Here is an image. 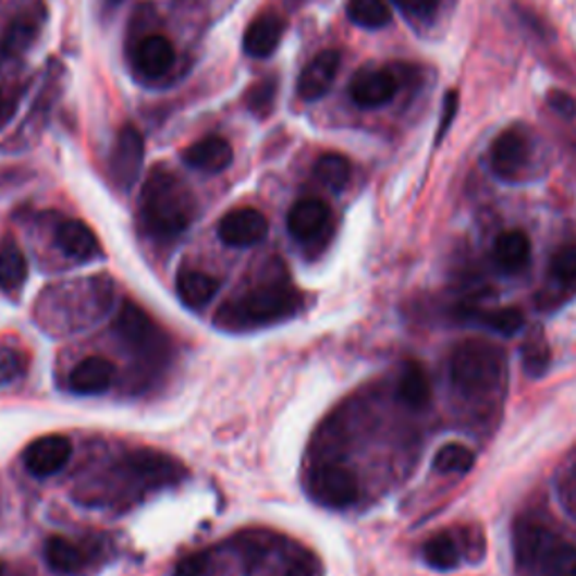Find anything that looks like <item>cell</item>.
Wrapping results in <instances>:
<instances>
[{"label": "cell", "instance_id": "1", "mask_svg": "<svg viewBox=\"0 0 576 576\" xmlns=\"http://www.w3.org/2000/svg\"><path fill=\"white\" fill-rule=\"evenodd\" d=\"M198 203L187 183L158 164L143 185L140 217L156 240H176L196 219Z\"/></svg>", "mask_w": 576, "mask_h": 576}, {"label": "cell", "instance_id": "2", "mask_svg": "<svg viewBox=\"0 0 576 576\" xmlns=\"http://www.w3.org/2000/svg\"><path fill=\"white\" fill-rule=\"evenodd\" d=\"M514 556L529 576H576V548L540 525L516 529Z\"/></svg>", "mask_w": 576, "mask_h": 576}, {"label": "cell", "instance_id": "3", "mask_svg": "<svg viewBox=\"0 0 576 576\" xmlns=\"http://www.w3.org/2000/svg\"><path fill=\"white\" fill-rule=\"evenodd\" d=\"M299 307V293L286 284L259 286L219 311V324L228 329H250L280 322Z\"/></svg>", "mask_w": 576, "mask_h": 576}, {"label": "cell", "instance_id": "4", "mask_svg": "<svg viewBox=\"0 0 576 576\" xmlns=\"http://www.w3.org/2000/svg\"><path fill=\"white\" fill-rule=\"evenodd\" d=\"M504 371L498 347L485 341H466L451 356V381L468 399H480L493 392Z\"/></svg>", "mask_w": 576, "mask_h": 576}, {"label": "cell", "instance_id": "5", "mask_svg": "<svg viewBox=\"0 0 576 576\" xmlns=\"http://www.w3.org/2000/svg\"><path fill=\"white\" fill-rule=\"evenodd\" d=\"M531 160V138L527 128L512 126L502 131L491 145L489 164L502 181H516L523 176Z\"/></svg>", "mask_w": 576, "mask_h": 576}, {"label": "cell", "instance_id": "6", "mask_svg": "<svg viewBox=\"0 0 576 576\" xmlns=\"http://www.w3.org/2000/svg\"><path fill=\"white\" fill-rule=\"evenodd\" d=\"M311 495L329 506V510H345L358 498V480L354 473L341 464H324L311 473Z\"/></svg>", "mask_w": 576, "mask_h": 576}, {"label": "cell", "instance_id": "7", "mask_svg": "<svg viewBox=\"0 0 576 576\" xmlns=\"http://www.w3.org/2000/svg\"><path fill=\"white\" fill-rule=\"evenodd\" d=\"M143 162H145L143 133L133 124H126L120 128L109 156V172L113 183L124 192L131 189V185L140 176Z\"/></svg>", "mask_w": 576, "mask_h": 576}, {"label": "cell", "instance_id": "8", "mask_svg": "<svg viewBox=\"0 0 576 576\" xmlns=\"http://www.w3.org/2000/svg\"><path fill=\"white\" fill-rule=\"evenodd\" d=\"M44 21H46V10L41 5V0H34V3L25 5L3 29V37H0V54L5 59H16L25 54L34 44H37Z\"/></svg>", "mask_w": 576, "mask_h": 576}, {"label": "cell", "instance_id": "9", "mask_svg": "<svg viewBox=\"0 0 576 576\" xmlns=\"http://www.w3.org/2000/svg\"><path fill=\"white\" fill-rule=\"evenodd\" d=\"M131 59L135 75L145 82H156L172 71L176 50L174 44L162 37V34H147V37L135 44Z\"/></svg>", "mask_w": 576, "mask_h": 576}, {"label": "cell", "instance_id": "10", "mask_svg": "<svg viewBox=\"0 0 576 576\" xmlns=\"http://www.w3.org/2000/svg\"><path fill=\"white\" fill-rule=\"evenodd\" d=\"M219 240L232 248H250L266 240L268 219L255 208H240L228 212L219 221Z\"/></svg>", "mask_w": 576, "mask_h": 576}, {"label": "cell", "instance_id": "11", "mask_svg": "<svg viewBox=\"0 0 576 576\" xmlns=\"http://www.w3.org/2000/svg\"><path fill=\"white\" fill-rule=\"evenodd\" d=\"M71 455H73L71 439L63 434H46L27 446L23 462L32 476L50 478L68 464Z\"/></svg>", "mask_w": 576, "mask_h": 576}, {"label": "cell", "instance_id": "12", "mask_svg": "<svg viewBox=\"0 0 576 576\" xmlns=\"http://www.w3.org/2000/svg\"><path fill=\"white\" fill-rule=\"evenodd\" d=\"M399 90L396 77L383 68L358 71L350 84V97L360 109H379L390 105Z\"/></svg>", "mask_w": 576, "mask_h": 576}, {"label": "cell", "instance_id": "13", "mask_svg": "<svg viewBox=\"0 0 576 576\" xmlns=\"http://www.w3.org/2000/svg\"><path fill=\"white\" fill-rule=\"evenodd\" d=\"M341 63H343V57L338 50H322L320 54H316L299 73L297 95L304 101L322 99L333 86L338 71H341Z\"/></svg>", "mask_w": 576, "mask_h": 576}, {"label": "cell", "instance_id": "14", "mask_svg": "<svg viewBox=\"0 0 576 576\" xmlns=\"http://www.w3.org/2000/svg\"><path fill=\"white\" fill-rule=\"evenodd\" d=\"M286 32V21L273 12L259 14L244 34V52L253 59H266L278 50Z\"/></svg>", "mask_w": 576, "mask_h": 576}, {"label": "cell", "instance_id": "15", "mask_svg": "<svg viewBox=\"0 0 576 576\" xmlns=\"http://www.w3.org/2000/svg\"><path fill=\"white\" fill-rule=\"evenodd\" d=\"M181 158L192 169H198V172L221 174L232 164L234 151L232 145L221 138V135H208V138H200L198 143L183 149Z\"/></svg>", "mask_w": 576, "mask_h": 576}, {"label": "cell", "instance_id": "16", "mask_svg": "<svg viewBox=\"0 0 576 576\" xmlns=\"http://www.w3.org/2000/svg\"><path fill=\"white\" fill-rule=\"evenodd\" d=\"M331 210L320 198H302L289 212V232L297 242H314L327 230Z\"/></svg>", "mask_w": 576, "mask_h": 576}, {"label": "cell", "instance_id": "17", "mask_svg": "<svg viewBox=\"0 0 576 576\" xmlns=\"http://www.w3.org/2000/svg\"><path fill=\"white\" fill-rule=\"evenodd\" d=\"M115 331L133 350H149L156 345V327L151 318L133 302L122 304L115 318Z\"/></svg>", "mask_w": 576, "mask_h": 576}, {"label": "cell", "instance_id": "18", "mask_svg": "<svg viewBox=\"0 0 576 576\" xmlns=\"http://www.w3.org/2000/svg\"><path fill=\"white\" fill-rule=\"evenodd\" d=\"M54 242L68 257H73L77 261H88L99 255L97 236L84 221L68 219L59 223L54 232Z\"/></svg>", "mask_w": 576, "mask_h": 576}, {"label": "cell", "instance_id": "19", "mask_svg": "<svg viewBox=\"0 0 576 576\" xmlns=\"http://www.w3.org/2000/svg\"><path fill=\"white\" fill-rule=\"evenodd\" d=\"M113 375L115 367L111 360L101 356H90L71 371L68 383H71V390L77 394H101L111 388Z\"/></svg>", "mask_w": 576, "mask_h": 576}, {"label": "cell", "instance_id": "20", "mask_svg": "<svg viewBox=\"0 0 576 576\" xmlns=\"http://www.w3.org/2000/svg\"><path fill=\"white\" fill-rule=\"evenodd\" d=\"M493 257L504 273H520L531 259L529 236L523 230H506L498 236L493 246Z\"/></svg>", "mask_w": 576, "mask_h": 576}, {"label": "cell", "instance_id": "21", "mask_svg": "<svg viewBox=\"0 0 576 576\" xmlns=\"http://www.w3.org/2000/svg\"><path fill=\"white\" fill-rule=\"evenodd\" d=\"M221 282L208 273H200V270H181L176 278V293L183 299L185 307L189 309H200L219 293Z\"/></svg>", "mask_w": 576, "mask_h": 576}, {"label": "cell", "instance_id": "22", "mask_svg": "<svg viewBox=\"0 0 576 576\" xmlns=\"http://www.w3.org/2000/svg\"><path fill=\"white\" fill-rule=\"evenodd\" d=\"M27 280V257L14 240L0 244V291H19Z\"/></svg>", "mask_w": 576, "mask_h": 576}, {"label": "cell", "instance_id": "23", "mask_svg": "<svg viewBox=\"0 0 576 576\" xmlns=\"http://www.w3.org/2000/svg\"><path fill=\"white\" fill-rule=\"evenodd\" d=\"M430 396H432V388L424 367L417 363L405 365L403 375L399 379V399L405 405H410V408L421 410L430 403Z\"/></svg>", "mask_w": 576, "mask_h": 576}, {"label": "cell", "instance_id": "24", "mask_svg": "<svg viewBox=\"0 0 576 576\" xmlns=\"http://www.w3.org/2000/svg\"><path fill=\"white\" fill-rule=\"evenodd\" d=\"M314 176L331 192H343L352 179V162L343 154H322L314 164Z\"/></svg>", "mask_w": 576, "mask_h": 576}, {"label": "cell", "instance_id": "25", "mask_svg": "<svg viewBox=\"0 0 576 576\" xmlns=\"http://www.w3.org/2000/svg\"><path fill=\"white\" fill-rule=\"evenodd\" d=\"M347 16L365 29H381L392 21L385 0H347Z\"/></svg>", "mask_w": 576, "mask_h": 576}, {"label": "cell", "instance_id": "26", "mask_svg": "<svg viewBox=\"0 0 576 576\" xmlns=\"http://www.w3.org/2000/svg\"><path fill=\"white\" fill-rule=\"evenodd\" d=\"M46 561L59 574H75L84 565L82 550L77 546H73L71 540H65L61 536L48 538V543H46Z\"/></svg>", "mask_w": 576, "mask_h": 576}, {"label": "cell", "instance_id": "27", "mask_svg": "<svg viewBox=\"0 0 576 576\" xmlns=\"http://www.w3.org/2000/svg\"><path fill=\"white\" fill-rule=\"evenodd\" d=\"M131 468L140 478H147L151 485H169L174 480V462L160 457L156 453H138L131 457Z\"/></svg>", "mask_w": 576, "mask_h": 576}, {"label": "cell", "instance_id": "28", "mask_svg": "<svg viewBox=\"0 0 576 576\" xmlns=\"http://www.w3.org/2000/svg\"><path fill=\"white\" fill-rule=\"evenodd\" d=\"M424 561L434 569H453L459 565V550L449 534H439L426 540Z\"/></svg>", "mask_w": 576, "mask_h": 576}, {"label": "cell", "instance_id": "29", "mask_svg": "<svg viewBox=\"0 0 576 576\" xmlns=\"http://www.w3.org/2000/svg\"><path fill=\"white\" fill-rule=\"evenodd\" d=\"M473 451H468L464 444H446L437 451L434 455V470L439 473H468L473 468Z\"/></svg>", "mask_w": 576, "mask_h": 576}, {"label": "cell", "instance_id": "30", "mask_svg": "<svg viewBox=\"0 0 576 576\" xmlns=\"http://www.w3.org/2000/svg\"><path fill=\"white\" fill-rule=\"evenodd\" d=\"M275 99H278V79H261L259 84H255L248 95H246V107L250 113H255L257 118H266L273 113L275 107Z\"/></svg>", "mask_w": 576, "mask_h": 576}, {"label": "cell", "instance_id": "31", "mask_svg": "<svg viewBox=\"0 0 576 576\" xmlns=\"http://www.w3.org/2000/svg\"><path fill=\"white\" fill-rule=\"evenodd\" d=\"M556 493L561 506L576 520V455H572L556 473Z\"/></svg>", "mask_w": 576, "mask_h": 576}, {"label": "cell", "instance_id": "32", "mask_svg": "<svg viewBox=\"0 0 576 576\" xmlns=\"http://www.w3.org/2000/svg\"><path fill=\"white\" fill-rule=\"evenodd\" d=\"M550 275L563 286L576 284V246H565L552 257Z\"/></svg>", "mask_w": 576, "mask_h": 576}, {"label": "cell", "instance_id": "33", "mask_svg": "<svg viewBox=\"0 0 576 576\" xmlns=\"http://www.w3.org/2000/svg\"><path fill=\"white\" fill-rule=\"evenodd\" d=\"M27 369V358L23 352L12 347H0V388L16 383Z\"/></svg>", "mask_w": 576, "mask_h": 576}, {"label": "cell", "instance_id": "34", "mask_svg": "<svg viewBox=\"0 0 576 576\" xmlns=\"http://www.w3.org/2000/svg\"><path fill=\"white\" fill-rule=\"evenodd\" d=\"M482 322L498 331V333H504V335H514L518 333L523 327H525V318L518 309L510 307V309H495V311H489L482 316Z\"/></svg>", "mask_w": 576, "mask_h": 576}, {"label": "cell", "instance_id": "35", "mask_svg": "<svg viewBox=\"0 0 576 576\" xmlns=\"http://www.w3.org/2000/svg\"><path fill=\"white\" fill-rule=\"evenodd\" d=\"M523 356H525V367L531 371V375H543L548 360H550V350L546 345V338L543 335L529 338Z\"/></svg>", "mask_w": 576, "mask_h": 576}, {"label": "cell", "instance_id": "36", "mask_svg": "<svg viewBox=\"0 0 576 576\" xmlns=\"http://www.w3.org/2000/svg\"><path fill=\"white\" fill-rule=\"evenodd\" d=\"M394 5L410 19H430L437 12V0H394Z\"/></svg>", "mask_w": 576, "mask_h": 576}, {"label": "cell", "instance_id": "37", "mask_svg": "<svg viewBox=\"0 0 576 576\" xmlns=\"http://www.w3.org/2000/svg\"><path fill=\"white\" fill-rule=\"evenodd\" d=\"M548 101H550L552 111L559 113L561 118L572 120V118L576 115V101H574V97H569V95L563 93V90H552V93L548 95Z\"/></svg>", "mask_w": 576, "mask_h": 576}, {"label": "cell", "instance_id": "38", "mask_svg": "<svg viewBox=\"0 0 576 576\" xmlns=\"http://www.w3.org/2000/svg\"><path fill=\"white\" fill-rule=\"evenodd\" d=\"M208 572V556L206 554H194L179 563L176 576H203Z\"/></svg>", "mask_w": 576, "mask_h": 576}, {"label": "cell", "instance_id": "39", "mask_svg": "<svg viewBox=\"0 0 576 576\" xmlns=\"http://www.w3.org/2000/svg\"><path fill=\"white\" fill-rule=\"evenodd\" d=\"M457 93L453 90V93H449L446 95V101H444V118H442V122H439V135H437V140H442V135L449 131V126H451V122H453V118H455V111H457Z\"/></svg>", "mask_w": 576, "mask_h": 576}, {"label": "cell", "instance_id": "40", "mask_svg": "<svg viewBox=\"0 0 576 576\" xmlns=\"http://www.w3.org/2000/svg\"><path fill=\"white\" fill-rule=\"evenodd\" d=\"M16 107H19V99L0 88V128H3L12 120V115L16 113Z\"/></svg>", "mask_w": 576, "mask_h": 576}, {"label": "cell", "instance_id": "41", "mask_svg": "<svg viewBox=\"0 0 576 576\" xmlns=\"http://www.w3.org/2000/svg\"><path fill=\"white\" fill-rule=\"evenodd\" d=\"M289 576H309V567L304 565V563H297V565H293Z\"/></svg>", "mask_w": 576, "mask_h": 576}, {"label": "cell", "instance_id": "42", "mask_svg": "<svg viewBox=\"0 0 576 576\" xmlns=\"http://www.w3.org/2000/svg\"><path fill=\"white\" fill-rule=\"evenodd\" d=\"M3 572H5V567H3V563H0V576H3Z\"/></svg>", "mask_w": 576, "mask_h": 576}, {"label": "cell", "instance_id": "43", "mask_svg": "<svg viewBox=\"0 0 576 576\" xmlns=\"http://www.w3.org/2000/svg\"><path fill=\"white\" fill-rule=\"evenodd\" d=\"M111 3H122V0H111Z\"/></svg>", "mask_w": 576, "mask_h": 576}]
</instances>
